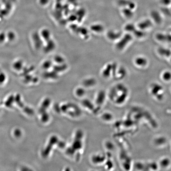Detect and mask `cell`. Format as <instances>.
<instances>
[{
	"instance_id": "9c48e42d",
	"label": "cell",
	"mask_w": 171,
	"mask_h": 171,
	"mask_svg": "<svg viewBox=\"0 0 171 171\" xmlns=\"http://www.w3.org/2000/svg\"><path fill=\"white\" fill-rule=\"evenodd\" d=\"M162 78L165 81H169L171 80V73L170 71H166L163 73Z\"/></svg>"
},
{
	"instance_id": "8fae6325",
	"label": "cell",
	"mask_w": 171,
	"mask_h": 171,
	"mask_svg": "<svg viewBox=\"0 0 171 171\" xmlns=\"http://www.w3.org/2000/svg\"><path fill=\"white\" fill-rule=\"evenodd\" d=\"M117 74L119 75V76L122 78L124 77L127 74V71L124 68L121 67L117 70Z\"/></svg>"
},
{
	"instance_id": "3957f363",
	"label": "cell",
	"mask_w": 171,
	"mask_h": 171,
	"mask_svg": "<svg viewBox=\"0 0 171 171\" xmlns=\"http://www.w3.org/2000/svg\"><path fill=\"white\" fill-rule=\"evenodd\" d=\"M156 38L159 41L171 42V35L158 33L156 35Z\"/></svg>"
},
{
	"instance_id": "277c9868",
	"label": "cell",
	"mask_w": 171,
	"mask_h": 171,
	"mask_svg": "<svg viewBox=\"0 0 171 171\" xmlns=\"http://www.w3.org/2000/svg\"><path fill=\"white\" fill-rule=\"evenodd\" d=\"M135 63L138 66L144 67L147 63V59L144 57H140L137 58L135 60Z\"/></svg>"
},
{
	"instance_id": "6da1fadb",
	"label": "cell",
	"mask_w": 171,
	"mask_h": 171,
	"mask_svg": "<svg viewBox=\"0 0 171 171\" xmlns=\"http://www.w3.org/2000/svg\"><path fill=\"white\" fill-rule=\"evenodd\" d=\"M132 40V36L129 33L126 34L123 37H121L120 40L117 43L116 45L117 49L120 50H123Z\"/></svg>"
},
{
	"instance_id": "5bb4252c",
	"label": "cell",
	"mask_w": 171,
	"mask_h": 171,
	"mask_svg": "<svg viewBox=\"0 0 171 171\" xmlns=\"http://www.w3.org/2000/svg\"><path fill=\"white\" fill-rule=\"evenodd\" d=\"M170 56H171V55Z\"/></svg>"
},
{
	"instance_id": "5b68a950",
	"label": "cell",
	"mask_w": 171,
	"mask_h": 171,
	"mask_svg": "<svg viewBox=\"0 0 171 171\" xmlns=\"http://www.w3.org/2000/svg\"><path fill=\"white\" fill-rule=\"evenodd\" d=\"M158 52L160 55L163 57H170L171 55V51L170 49L163 47H161L158 49Z\"/></svg>"
},
{
	"instance_id": "52a82bcc",
	"label": "cell",
	"mask_w": 171,
	"mask_h": 171,
	"mask_svg": "<svg viewBox=\"0 0 171 171\" xmlns=\"http://www.w3.org/2000/svg\"><path fill=\"white\" fill-rule=\"evenodd\" d=\"M151 16H152V17L153 20L157 24H161L162 23V17H161L158 13L154 12V13H152Z\"/></svg>"
},
{
	"instance_id": "7c38bea8",
	"label": "cell",
	"mask_w": 171,
	"mask_h": 171,
	"mask_svg": "<svg viewBox=\"0 0 171 171\" xmlns=\"http://www.w3.org/2000/svg\"><path fill=\"white\" fill-rule=\"evenodd\" d=\"M2 1L5 4L6 9L8 11L10 10L12 8V2L10 0H2Z\"/></svg>"
},
{
	"instance_id": "4fadbf2b",
	"label": "cell",
	"mask_w": 171,
	"mask_h": 171,
	"mask_svg": "<svg viewBox=\"0 0 171 171\" xmlns=\"http://www.w3.org/2000/svg\"><path fill=\"white\" fill-rule=\"evenodd\" d=\"M10 1L12 2H14L16 1V0H10Z\"/></svg>"
},
{
	"instance_id": "7a4b0ae2",
	"label": "cell",
	"mask_w": 171,
	"mask_h": 171,
	"mask_svg": "<svg viewBox=\"0 0 171 171\" xmlns=\"http://www.w3.org/2000/svg\"><path fill=\"white\" fill-rule=\"evenodd\" d=\"M152 26V22L149 19L143 21L139 23L138 25L139 29L142 31L149 28Z\"/></svg>"
},
{
	"instance_id": "30bf717a",
	"label": "cell",
	"mask_w": 171,
	"mask_h": 171,
	"mask_svg": "<svg viewBox=\"0 0 171 171\" xmlns=\"http://www.w3.org/2000/svg\"><path fill=\"white\" fill-rule=\"evenodd\" d=\"M134 35L138 38H141V37H144L145 35V33L143 31L139 29V30L136 29L133 32Z\"/></svg>"
},
{
	"instance_id": "8992f818",
	"label": "cell",
	"mask_w": 171,
	"mask_h": 171,
	"mask_svg": "<svg viewBox=\"0 0 171 171\" xmlns=\"http://www.w3.org/2000/svg\"><path fill=\"white\" fill-rule=\"evenodd\" d=\"M121 35V33L120 32L111 31L108 33V36L111 40H116L120 39Z\"/></svg>"
},
{
	"instance_id": "ba28073f",
	"label": "cell",
	"mask_w": 171,
	"mask_h": 171,
	"mask_svg": "<svg viewBox=\"0 0 171 171\" xmlns=\"http://www.w3.org/2000/svg\"><path fill=\"white\" fill-rule=\"evenodd\" d=\"M136 29V28L134 25L131 24H128L125 27V29L126 31L128 32L133 33Z\"/></svg>"
}]
</instances>
